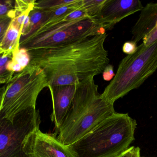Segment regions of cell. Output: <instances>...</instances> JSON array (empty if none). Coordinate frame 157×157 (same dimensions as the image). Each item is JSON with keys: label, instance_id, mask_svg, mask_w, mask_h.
<instances>
[{"label": "cell", "instance_id": "obj_1", "mask_svg": "<svg viewBox=\"0 0 157 157\" xmlns=\"http://www.w3.org/2000/svg\"><path fill=\"white\" fill-rule=\"evenodd\" d=\"M107 36L105 31L70 43L28 51L30 63L43 70L48 87L75 85L94 79L109 63L104 47Z\"/></svg>", "mask_w": 157, "mask_h": 157}, {"label": "cell", "instance_id": "obj_2", "mask_svg": "<svg viewBox=\"0 0 157 157\" xmlns=\"http://www.w3.org/2000/svg\"><path fill=\"white\" fill-rule=\"evenodd\" d=\"M136 126L128 113L115 112L78 141L64 146L73 157H118L134 141Z\"/></svg>", "mask_w": 157, "mask_h": 157}, {"label": "cell", "instance_id": "obj_3", "mask_svg": "<svg viewBox=\"0 0 157 157\" xmlns=\"http://www.w3.org/2000/svg\"><path fill=\"white\" fill-rule=\"evenodd\" d=\"M94 79L76 84L71 106L55 134L65 146L84 136L102 120L115 113L113 104L99 94Z\"/></svg>", "mask_w": 157, "mask_h": 157}, {"label": "cell", "instance_id": "obj_4", "mask_svg": "<svg viewBox=\"0 0 157 157\" xmlns=\"http://www.w3.org/2000/svg\"><path fill=\"white\" fill-rule=\"evenodd\" d=\"M106 31L98 20L88 17L83 9L45 22L35 31L21 37L19 48L28 51L70 43Z\"/></svg>", "mask_w": 157, "mask_h": 157}, {"label": "cell", "instance_id": "obj_5", "mask_svg": "<svg viewBox=\"0 0 157 157\" xmlns=\"http://www.w3.org/2000/svg\"><path fill=\"white\" fill-rule=\"evenodd\" d=\"M47 87L44 71L29 63L0 88V116L13 122L18 113L36 108L39 95Z\"/></svg>", "mask_w": 157, "mask_h": 157}, {"label": "cell", "instance_id": "obj_6", "mask_svg": "<svg viewBox=\"0 0 157 157\" xmlns=\"http://www.w3.org/2000/svg\"><path fill=\"white\" fill-rule=\"evenodd\" d=\"M157 69V41L149 46L141 43L133 54L122 60L113 79L106 87L102 96L109 103L140 87Z\"/></svg>", "mask_w": 157, "mask_h": 157}, {"label": "cell", "instance_id": "obj_7", "mask_svg": "<svg viewBox=\"0 0 157 157\" xmlns=\"http://www.w3.org/2000/svg\"><path fill=\"white\" fill-rule=\"evenodd\" d=\"M40 123L36 108L18 113L13 122L0 116V157H27L23 150L24 141Z\"/></svg>", "mask_w": 157, "mask_h": 157}, {"label": "cell", "instance_id": "obj_8", "mask_svg": "<svg viewBox=\"0 0 157 157\" xmlns=\"http://www.w3.org/2000/svg\"><path fill=\"white\" fill-rule=\"evenodd\" d=\"M23 150L27 157H73L55 135L42 132L39 128L26 137Z\"/></svg>", "mask_w": 157, "mask_h": 157}, {"label": "cell", "instance_id": "obj_9", "mask_svg": "<svg viewBox=\"0 0 157 157\" xmlns=\"http://www.w3.org/2000/svg\"><path fill=\"white\" fill-rule=\"evenodd\" d=\"M143 7L139 0H106L98 21L105 30H109L124 18L141 11Z\"/></svg>", "mask_w": 157, "mask_h": 157}, {"label": "cell", "instance_id": "obj_10", "mask_svg": "<svg viewBox=\"0 0 157 157\" xmlns=\"http://www.w3.org/2000/svg\"><path fill=\"white\" fill-rule=\"evenodd\" d=\"M48 87L50 90L53 107L51 119L55 124L56 133L71 106L76 84L49 86Z\"/></svg>", "mask_w": 157, "mask_h": 157}, {"label": "cell", "instance_id": "obj_11", "mask_svg": "<svg viewBox=\"0 0 157 157\" xmlns=\"http://www.w3.org/2000/svg\"><path fill=\"white\" fill-rule=\"evenodd\" d=\"M157 23V2L147 4L132 29L133 41L138 43L151 31Z\"/></svg>", "mask_w": 157, "mask_h": 157}, {"label": "cell", "instance_id": "obj_12", "mask_svg": "<svg viewBox=\"0 0 157 157\" xmlns=\"http://www.w3.org/2000/svg\"><path fill=\"white\" fill-rule=\"evenodd\" d=\"M22 27L13 18L5 36L0 44L1 54L12 55L19 48Z\"/></svg>", "mask_w": 157, "mask_h": 157}, {"label": "cell", "instance_id": "obj_13", "mask_svg": "<svg viewBox=\"0 0 157 157\" xmlns=\"http://www.w3.org/2000/svg\"><path fill=\"white\" fill-rule=\"evenodd\" d=\"M106 0H82V8L88 17L98 21L101 11Z\"/></svg>", "mask_w": 157, "mask_h": 157}, {"label": "cell", "instance_id": "obj_14", "mask_svg": "<svg viewBox=\"0 0 157 157\" xmlns=\"http://www.w3.org/2000/svg\"><path fill=\"white\" fill-rule=\"evenodd\" d=\"M48 14V10H42L36 8H34L30 12L29 14L30 18V30L26 36L35 31L47 20Z\"/></svg>", "mask_w": 157, "mask_h": 157}, {"label": "cell", "instance_id": "obj_15", "mask_svg": "<svg viewBox=\"0 0 157 157\" xmlns=\"http://www.w3.org/2000/svg\"><path fill=\"white\" fill-rule=\"evenodd\" d=\"M12 56L2 54L0 56V86L7 83L14 74L7 69V65L12 60Z\"/></svg>", "mask_w": 157, "mask_h": 157}, {"label": "cell", "instance_id": "obj_16", "mask_svg": "<svg viewBox=\"0 0 157 157\" xmlns=\"http://www.w3.org/2000/svg\"><path fill=\"white\" fill-rule=\"evenodd\" d=\"M12 61L19 65L23 69L30 63V57L27 50L22 48L16 50L12 54Z\"/></svg>", "mask_w": 157, "mask_h": 157}, {"label": "cell", "instance_id": "obj_17", "mask_svg": "<svg viewBox=\"0 0 157 157\" xmlns=\"http://www.w3.org/2000/svg\"><path fill=\"white\" fill-rule=\"evenodd\" d=\"M74 0H41L36 1L34 8L42 10H52L73 2Z\"/></svg>", "mask_w": 157, "mask_h": 157}, {"label": "cell", "instance_id": "obj_18", "mask_svg": "<svg viewBox=\"0 0 157 157\" xmlns=\"http://www.w3.org/2000/svg\"><path fill=\"white\" fill-rule=\"evenodd\" d=\"M14 17V9H13L8 15L0 19V44L3 39L13 18Z\"/></svg>", "mask_w": 157, "mask_h": 157}, {"label": "cell", "instance_id": "obj_19", "mask_svg": "<svg viewBox=\"0 0 157 157\" xmlns=\"http://www.w3.org/2000/svg\"><path fill=\"white\" fill-rule=\"evenodd\" d=\"M14 8L11 1H0V19L8 15Z\"/></svg>", "mask_w": 157, "mask_h": 157}, {"label": "cell", "instance_id": "obj_20", "mask_svg": "<svg viewBox=\"0 0 157 157\" xmlns=\"http://www.w3.org/2000/svg\"><path fill=\"white\" fill-rule=\"evenodd\" d=\"M157 41V23L153 29L149 31L143 39V43L145 46H149Z\"/></svg>", "mask_w": 157, "mask_h": 157}, {"label": "cell", "instance_id": "obj_21", "mask_svg": "<svg viewBox=\"0 0 157 157\" xmlns=\"http://www.w3.org/2000/svg\"><path fill=\"white\" fill-rule=\"evenodd\" d=\"M137 44L136 42L133 40L126 41L123 46V52L127 55L133 54L137 50Z\"/></svg>", "mask_w": 157, "mask_h": 157}, {"label": "cell", "instance_id": "obj_22", "mask_svg": "<svg viewBox=\"0 0 157 157\" xmlns=\"http://www.w3.org/2000/svg\"><path fill=\"white\" fill-rule=\"evenodd\" d=\"M114 76L113 66L109 64L106 66L102 73L103 79L106 81H110L113 79Z\"/></svg>", "mask_w": 157, "mask_h": 157}, {"label": "cell", "instance_id": "obj_23", "mask_svg": "<svg viewBox=\"0 0 157 157\" xmlns=\"http://www.w3.org/2000/svg\"><path fill=\"white\" fill-rule=\"evenodd\" d=\"M134 147H131L128 150H126L124 153L119 156L118 157H131L132 154L133 150Z\"/></svg>", "mask_w": 157, "mask_h": 157}, {"label": "cell", "instance_id": "obj_24", "mask_svg": "<svg viewBox=\"0 0 157 157\" xmlns=\"http://www.w3.org/2000/svg\"><path fill=\"white\" fill-rule=\"evenodd\" d=\"M131 157H141V154H140V149L139 147H134L133 150L132 154Z\"/></svg>", "mask_w": 157, "mask_h": 157}, {"label": "cell", "instance_id": "obj_25", "mask_svg": "<svg viewBox=\"0 0 157 157\" xmlns=\"http://www.w3.org/2000/svg\"><path fill=\"white\" fill-rule=\"evenodd\" d=\"M0 54H1V51H0Z\"/></svg>", "mask_w": 157, "mask_h": 157}, {"label": "cell", "instance_id": "obj_26", "mask_svg": "<svg viewBox=\"0 0 157 157\" xmlns=\"http://www.w3.org/2000/svg\"></svg>", "mask_w": 157, "mask_h": 157}]
</instances>
